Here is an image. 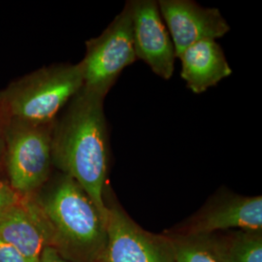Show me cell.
<instances>
[{
  "mask_svg": "<svg viewBox=\"0 0 262 262\" xmlns=\"http://www.w3.org/2000/svg\"><path fill=\"white\" fill-rule=\"evenodd\" d=\"M159 11L174 44L176 56L197 42L224 37L230 30L220 10L190 0H160Z\"/></svg>",
  "mask_w": 262,
  "mask_h": 262,
  "instance_id": "9",
  "label": "cell"
},
{
  "mask_svg": "<svg viewBox=\"0 0 262 262\" xmlns=\"http://www.w3.org/2000/svg\"><path fill=\"white\" fill-rule=\"evenodd\" d=\"M82 88L80 62L45 66L0 91V113L6 122L53 123Z\"/></svg>",
  "mask_w": 262,
  "mask_h": 262,
  "instance_id": "3",
  "label": "cell"
},
{
  "mask_svg": "<svg viewBox=\"0 0 262 262\" xmlns=\"http://www.w3.org/2000/svg\"><path fill=\"white\" fill-rule=\"evenodd\" d=\"M132 39L137 59L143 60L156 75L169 80L174 73L176 51L159 11L158 1L134 0Z\"/></svg>",
  "mask_w": 262,
  "mask_h": 262,
  "instance_id": "8",
  "label": "cell"
},
{
  "mask_svg": "<svg viewBox=\"0 0 262 262\" xmlns=\"http://www.w3.org/2000/svg\"><path fill=\"white\" fill-rule=\"evenodd\" d=\"M0 262H27L10 244L0 237Z\"/></svg>",
  "mask_w": 262,
  "mask_h": 262,
  "instance_id": "15",
  "label": "cell"
},
{
  "mask_svg": "<svg viewBox=\"0 0 262 262\" xmlns=\"http://www.w3.org/2000/svg\"><path fill=\"white\" fill-rule=\"evenodd\" d=\"M5 133H6V121L0 113V178L3 179V157L5 148Z\"/></svg>",
  "mask_w": 262,
  "mask_h": 262,
  "instance_id": "17",
  "label": "cell"
},
{
  "mask_svg": "<svg viewBox=\"0 0 262 262\" xmlns=\"http://www.w3.org/2000/svg\"><path fill=\"white\" fill-rule=\"evenodd\" d=\"M0 237L27 262H39L43 250L51 246L52 232L34 197L19 198L0 213Z\"/></svg>",
  "mask_w": 262,
  "mask_h": 262,
  "instance_id": "10",
  "label": "cell"
},
{
  "mask_svg": "<svg viewBox=\"0 0 262 262\" xmlns=\"http://www.w3.org/2000/svg\"><path fill=\"white\" fill-rule=\"evenodd\" d=\"M51 227V246L71 262H96L107 243V220L75 180L55 171L34 196Z\"/></svg>",
  "mask_w": 262,
  "mask_h": 262,
  "instance_id": "2",
  "label": "cell"
},
{
  "mask_svg": "<svg viewBox=\"0 0 262 262\" xmlns=\"http://www.w3.org/2000/svg\"><path fill=\"white\" fill-rule=\"evenodd\" d=\"M178 58L182 63L181 77L194 94L205 93L232 74L225 53L215 40L197 42Z\"/></svg>",
  "mask_w": 262,
  "mask_h": 262,
  "instance_id": "11",
  "label": "cell"
},
{
  "mask_svg": "<svg viewBox=\"0 0 262 262\" xmlns=\"http://www.w3.org/2000/svg\"><path fill=\"white\" fill-rule=\"evenodd\" d=\"M19 198L20 197L13 191L9 185L3 179L0 178V213L17 202Z\"/></svg>",
  "mask_w": 262,
  "mask_h": 262,
  "instance_id": "14",
  "label": "cell"
},
{
  "mask_svg": "<svg viewBox=\"0 0 262 262\" xmlns=\"http://www.w3.org/2000/svg\"><path fill=\"white\" fill-rule=\"evenodd\" d=\"M85 47L80 61L82 89L105 98L123 69L137 59L132 39L131 1L99 36L86 41Z\"/></svg>",
  "mask_w": 262,
  "mask_h": 262,
  "instance_id": "5",
  "label": "cell"
},
{
  "mask_svg": "<svg viewBox=\"0 0 262 262\" xmlns=\"http://www.w3.org/2000/svg\"><path fill=\"white\" fill-rule=\"evenodd\" d=\"M103 103L102 97L81 89L54 122L52 147L54 169L74 179L107 220L109 142Z\"/></svg>",
  "mask_w": 262,
  "mask_h": 262,
  "instance_id": "1",
  "label": "cell"
},
{
  "mask_svg": "<svg viewBox=\"0 0 262 262\" xmlns=\"http://www.w3.org/2000/svg\"><path fill=\"white\" fill-rule=\"evenodd\" d=\"M228 230L262 231V197L219 193L174 231L182 235H209Z\"/></svg>",
  "mask_w": 262,
  "mask_h": 262,
  "instance_id": "7",
  "label": "cell"
},
{
  "mask_svg": "<svg viewBox=\"0 0 262 262\" xmlns=\"http://www.w3.org/2000/svg\"><path fill=\"white\" fill-rule=\"evenodd\" d=\"M54 122H6L3 178L20 198L35 196L55 170L52 147Z\"/></svg>",
  "mask_w": 262,
  "mask_h": 262,
  "instance_id": "4",
  "label": "cell"
},
{
  "mask_svg": "<svg viewBox=\"0 0 262 262\" xmlns=\"http://www.w3.org/2000/svg\"><path fill=\"white\" fill-rule=\"evenodd\" d=\"M176 262H225L215 252L207 235L169 233Z\"/></svg>",
  "mask_w": 262,
  "mask_h": 262,
  "instance_id": "13",
  "label": "cell"
},
{
  "mask_svg": "<svg viewBox=\"0 0 262 262\" xmlns=\"http://www.w3.org/2000/svg\"><path fill=\"white\" fill-rule=\"evenodd\" d=\"M207 236L225 262H262V231L228 230Z\"/></svg>",
  "mask_w": 262,
  "mask_h": 262,
  "instance_id": "12",
  "label": "cell"
},
{
  "mask_svg": "<svg viewBox=\"0 0 262 262\" xmlns=\"http://www.w3.org/2000/svg\"><path fill=\"white\" fill-rule=\"evenodd\" d=\"M39 262H71L62 257L52 247H46L41 253Z\"/></svg>",
  "mask_w": 262,
  "mask_h": 262,
  "instance_id": "16",
  "label": "cell"
},
{
  "mask_svg": "<svg viewBox=\"0 0 262 262\" xmlns=\"http://www.w3.org/2000/svg\"><path fill=\"white\" fill-rule=\"evenodd\" d=\"M107 243L96 262H176L167 235L150 233L137 225L106 188Z\"/></svg>",
  "mask_w": 262,
  "mask_h": 262,
  "instance_id": "6",
  "label": "cell"
}]
</instances>
